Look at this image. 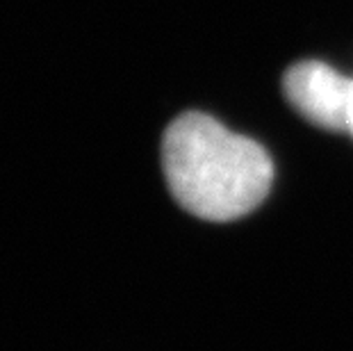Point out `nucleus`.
Returning <instances> with one entry per match:
<instances>
[{
    "label": "nucleus",
    "instance_id": "obj_1",
    "mask_svg": "<svg viewBox=\"0 0 353 351\" xmlns=\"http://www.w3.org/2000/svg\"><path fill=\"white\" fill-rule=\"evenodd\" d=\"M162 167L178 205L205 221L246 217L274 183L265 148L203 112H185L167 128Z\"/></svg>",
    "mask_w": 353,
    "mask_h": 351
},
{
    "label": "nucleus",
    "instance_id": "obj_2",
    "mask_svg": "<svg viewBox=\"0 0 353 351\" xmlns=\"http://www.w3.org/2000/svg\"><path fill=\"white\" fill-rule=\"evenodd\" d=\"M285 99L317 128L351 132L353 78L317 59L294 64L283 78Z\"/></svg>",
    "mask_w": 353,
    "mask_h": 351
},
{
    "label": "nucleus",
    "instance_id": "obj_3",
    "mask_svg": "<svg viewBox=\"0 0 353 351\" xmlns=\"http://www.w3.org/2000/svg\"><path fill=\"white\" fill-rule=\"evenodd\" d=\"M351 135H353V106H351Z\"/></svg>",
    "mask_w": 353,
    "mask_h": 351
}]
</instances>
